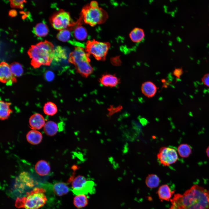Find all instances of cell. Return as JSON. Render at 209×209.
<instances>
[{"label": "cell", "instance_id": "obj_26", "mask_svg": "<svg viewBox=\"0 0 209 209\" xmlns=\"http://www.w3.org/2000/svg\"><path fill=\"white\" fill-rule=\"evenodd\" d=\"M34 32L38 37H44L48 33V29L45 23H40L37 24L35 26L34 28Z\"/></svg>", "mask_w": 209, "mask_h": 209}, {"label": "cell", "instance_id": "obj_21", "mask_svg": "<svg viewBox=\"0 0 209 209\" xmlns=\"http://www.w3.org/2000/svg\"><path fill=\"white\" fill-rule=\"evenodd\" d=\"M53 190L55 194L61 196L67 194L70 189L68 186L63 182H58L53 185Z\"/></svg>", "mask_w": 209, "mask_h": 209}, {"label": "cell", "instance_id": "obj_16", "mask_svg": "<svg viewBox=\"0 0 209 209\" xmlns=\"http://www.w3.org/2000/svg\"><path fill=\"white\" fill-rule=\"evenodd\" d=\"M35 169L37 173L41 176L48 175L51 170V167L48 163L45 160H41L36 164Z\"/></svg>", "mask_w": 209, "mask_h": 209}, {"label": "cell", "instance_id": "obj_23", "mask_svg": "<svg viewBox=\"0 0 209 209\" xmlns=\"http://www.w3.org/2000/svg\"><path fill=\"white\" fill-rule=\"evenodd\" d=\"M146 186L149 188L153 189L157 188L160 183V179L156 174H149L146 177L145 180Z\"/></svg>", "mask_w": 209, "mask_h": 209}, {"label": "cell", "instance_id": "obj_20", "mask_svg": "<svg viewBox=\"0 0 209 209\" xmlns=\"http://www.w3.org/2000/svg\"><path fill=\"white\" fill-rule=\"evenodd\" d=\"M11 103L1 100L0 102V118L4 120L8 119L13 111L10 108Z\"/></svg>", "mask_w": 209, "mask_h": 209}, {"label": "cell", "instance_id": "obj_8", "mask_svg": "<svg viewBox=\"0 0 209 209\" xmlns=\"http://www.w3.org/2000/svg\"><path fill=\"white\" fill-rule=\"evenodd\" d=\"M160 163L164 166H169L175 163L178 159L176 150L174 148L162 147L157 155Z\"/></svg>", "mask_w": 209, "mask_h": 209}, {"label": "cell", "instance_id": "obj_4", "mask_svg": "<svg viewBox=\"0 0 209 209\" xmlns=\"http://www.w3.org/2000/svg\"><path fill=\"white\" fill-rule=\"evenodd\" d=\"M89 55L83 47L77 46L70 54L68 59L69 62L75 66L77 72L86 77L90 75L93 70L90 63Z\"/></svg>", "mask_w": 209, "mask_h": 209}, {"label": "cell", "instance_id": "obj_18", "mask_svg": "<svg viewBox=\"0 0 209 209\" xmlns=\"http://www.w3.org/2000/svg\"><path fill=\"white\" fill-rule=\"evenodd\" d=\"M95 184L92 181H87L85 185L81 189L77 190H72L76 195L92 194L95 191Z\"/></svg>", "mask_w": 209, "mask_h": 209}, {"label": "cell", "instance_id": "obj_3", "mask_svg": "<svg viewBox=\"0 0 209 209\" xmlns=\"http://www.w3.org/2000/svg\"><path fill=\"white\" fill-rule=\"evenodd\" d=\"M45 190L42 188H35L26 196L17 198L15 205L18 208L25 209H39L43 206L47 201Z\"/></svg>", "mask_w": 209, "mask_h": 209}, {"label": "cell", "instance_id": "obj_31", "mask_svg": "<svg viewBox=\"0 0 209 209\" xmlns=\"http://www.w3.org/2000/svg\"><path fill=\"white\" fill-rule=\"evenodd\" d=\"M10 6L13 8L22 9L24 7V3L26 2L25 0H12L10 1Z\"/></svg>", "mask_w": 209, "mask_h": 209}, {"label": "cell", "instance_id": "obj_6", "mask_svg": "<svg viewBox=\"0 0 209 209\" xmlns=\"http://www.w3.org/2000/svg\"><path fill=\"white\" fill-rule=\"evenodd\" d=\"M50 21L54 28L60 31L69 29L76 23L72 21L69 12L63 10L54 13L50 18Z\"/></svg>", "mask_w": 209, "mask_h": 209}, {"label": "cell", "instance_id": "obj_35", "mask_svg": "<svg viewBox=\"0 0 209 209\" xmlns=\"http://www.w3.org/2000/svg\"><path fill=\"white\" fill-rule=\"evenodd\" d=\"M11 11L10 12L9 15L11 16H14L16 15V11H14V10H11Z\"/></svg>", "mask_w": 209, "mask_h": 209}, {"label": "cell", "instance_id": "obj_24", "mask_svg": "<svg viewBox=\"0 0 209 209\" xmlns=\"http://www.w3.org/2000/svg\"><path fill=\"white\" fill-rule=\"evenodd\" d=\"M71 183L72 190H77L82 188L86 184L87 180L84 176L78 175L74 179H70Z\"/></svg>", "mask_w": 209, "mask_h": 209}, {"label": "cell", "instance_id": "obj_33", "mask_svg": "<svg viewBox=\"0 0 209 209\" xmlns=\"http://www.w3.org/2000/svg\"><path fill=\"white\" fill-rule=\"evenodd\" d=\"M183 70L181 68L175 69L173 71V74L177 78H179L183 73Z\"/></svg>", "mask_w": 209, "mask_h": 209}, {"label": "cell", "instance_id": "obj_17", "mask_svg": "<svg viewBox=\"0 0 209 209\" xmlns=\"http://www.w3.org/2000/svg\"><path fill=\"white\" fill-rule=\"evenodd\" d=\"M145 33L143 29L139 27L133 28L130 32L129 37L133 42L138 43L141 42L145 37Z\"/></svg>", "mask_w": 209, "mask_h": 209}, {"label": "cell", "instance_id": "obj_5", "mask_svg": "<svg viewBox=\"0 0 209 209\" xmlns=\"http://www.w3.org/2000/svg\"><path fill=\"white\" fill-rule=\"evenodd\" d=\"M108 17L107 12L93 1L83 8L80 18L85 23L93 26L104 23Z\"/></svg>", "mask_w": 209, "mask_h": 209}, {"label": "cell", "instance_id": "obj_29", "mask_svg": "<svg viewBox=\"0 0 209 209\" xmlns=\"http://www.w3.org/2000/svg\"><path fill=\"white\" fill-rule=\"evenodd\" d=\"M71 31L69 29L60 30L57 34L56 37L59 40L62 42H67L70 39L72 35Z\"/></svg>", "mask_w": 209, "mask_h": 209}, {"label": "cell", "instance_id": "obj_12", "mask_svg": "<svg viewBox=\"0 0 209 209\" xmlns=\"http://www.w3.org/2000/svg\"><path fill=\"white\" fill-rule=\"evenodd\" d=\"M44 118L40 114L35 113L32 115L29 119V124L33 130H39L45 124Z\"/></svg>", "mask_w": 209, "mask_h": 209}, {"label": "cell", "instance_id": "obj_1", "mask_svg": "<svg viewBox=\"0 0 209 209\" xmlns=\"http://www.w3.org/2000/svg\"><path fill=\"white\" fill-rule=\"evenodd\" d=\"M169 209H209V190L197 184L183 194H174Z\"/></svg>", "mask_w": 209, "mask_h": 209}, {"label": "cell", "instance_id": "obj_7", "mask_svg": "<svg viewBox=\"0 0 209 209\" xmlns=\"http://www.w3.org/2000/svg\"><path fill=\"white\" fill-rule=\"evenodd\" d=\"M110 46L108 42H99L95 40L88 41L86 43L85 51L92 55L97 60H105L108 50Z\"/></svg>", "mask_w": 209, "mask_h": 209}, {"label": "cell", "instance_id": "obj_13", "mask_svg": "<svg viewBox=\"0 0 209 209\" xmlns=\"http://www.w3.org/2000/svg\"><path fill=\"white\" fill-rule=\"evenodd\" d=\"M100 81L104 86L113 87L120 82V80L114 75L107 74L102 75L100 79Z\"/></svg>", "mask_w": 209, "mask_h": 209}, {"label": "cell", "instance_id": "obj_14", "mask_svg": "<svg viewBox=\"0 0 209 209\" xmlns=\"http://www.w3.org/2000/svg\"><path fill=\"white\" fill-rule=\"evenodd\" d=\"M157 193L158 198L161 201H169L172 199L174 192L171 191L168 185L163 184L159 187Z\"/></svg>", "mask_w": 209, "mask_h": 209}, {"label": "cell", "instance_id": "obj_34", "mask_svg": "<svg viewBox=\"0 0 209 209\" xmlns=\"http://www.w3.org/2000/svg\"><path fill=\"white\" fill-rule=\"evenodd\" d=\"M45 76L47 80L51 81L53 80L55 75L53 72L49 71L46 72L45 74Z\"/></svg>", "mask_w": 209, "mask_h": 209}, {"label": "cell", "instance_id": "obj_25", "mask_svg": "<svg viewBox=\"0 0 209 209\" xmlns=\"http://www.w3.org/2000/svg\"><path fill=\"white\" fill-rule=\"evenodd\" d=\"M73 202L76 207L80 208L86 206L88 204V199L86 195H78L74 197Z\"/></svg>", "mask_w": 209, "mask_h": 209}, {"label": "cell", "instance_id": "obj_10", "mask_svg": "<svg viewBox=\"0 0 209 209\" xmlns=\"http://www.w3.org/2000/svg\"><path fill=\"white\" fill-rule=\"evenodd\" d=\"M82 20L80 19L76 22L75 26L71 28V30H73L72 35L75 39L79 41L85 40L87 37V32L86 29L81 25Z\"/></svg>", "mask_w": 209, "mask_h": 209}, {"label": "cell", "instance_id": "obj_27", "mask_svg": "<svg viewBox=\"0 0 209 209\" xmlns=\"http://www.w3.org/2000/svg\"><path fill=\"white\" fill-rule=\"evenodd\" d=\"M43 111L46 114L52 116L57 113V109L55 104L51 102H48L45 104L43 107Z\"/></svg>", "mask_w": 209, "mask_h": 209}, {"label": "cell", "instance_id": "obj_32", "mask_svg": "<svg viewBox=\"0 0 209 209\" xmlns=\"http://www.w3.org/2000/svg\"><path fill=\"white\" fill-rule=\"evenodd\" d=\"M201 80L204 85L209 87V73L204 74Z\"/></svg>", "mask_w": 209, "mask_h": 209}, {"label": "cell", "instance_id": "obj_37", "mask_svg": "<svg viewBox=\"0 0 209 209\" xmlns=\"http://www.w3.org/2000/svg\"><path fill=\"white\" fill-rule=\"evenodd\" d=\"M208 26H209V23H208Z\"/></svg>", "mask_w": 209, "mask_h": 209}, {"label": "cell", "instance_id": "obj_19", "mask_svg": "<svg viewBox=\"0 0 209 209\" xmlns=\"http://www.w3.org/2000/svg\"><path fill=\"white\" fill-rule=\"evenodd\" d=\"M26 138L27 141L31 144L37 145L41 142L42 139V133L38 131L32 130L27 133Z\"/></svg>", "mask_w": 209, "mask_h": 209}, {"label": "cell", "instance_id": "obj_28", "mask_svg": "<svg viewBox=\"0 0 209 209\" xmlns=\"http://www.w3.org/2000/svg\"><path fill=\"white\" fill-rule=\"evenodd\" d=\"M11 71L15 77H20L23 73L24 70L22 65L19 63L14 62L10 65Z\"/></svg>", "mask_w": 209, "mask_h": 209}, {"label": "cell", "instance_id": "obj_2", "mask_svg": "<svg viewBox=\"0 0 209 209\" xmlns=\"http://www.w3.org/2000/svg\"><path fill=\"white\" fill-rule=\"evenodd\" d=\"M54 51L53 44L46 40L32 45L28 52L31 64L35 68L50 65L54 58Z\"/></svg>", "mask_w": 209, "mask_h": 209}, {"label": "cell", "instance_id": "obj_36", "mask_svg": "<svg viewBox=\"0 0 209 209\" xmlns=\"http://www.w3.org/2000/svg\"><path fill=\"white\" fill-rule=\"evenodd\" d=\"M206 153L207 156L209 157V147L207 149Z\"/></svg>", "mask_w": 209, "mask_h": 209}, {"label": "cell", "instance_id": "obj_9", "mask_svg": "<svg viewBox=\"0 0 209 209\" xmlns=\"http://www.w3.org/2000/svg\"><path fill=\"white\" fill-rule=\"evenodd\" d=\"M0 80L3 83L7 86L11 85L17 82L16 77L12 73L10 65L4 62H2L0 65Z\"/></svg>", "mask_w": 209, "mask_h": 209}, {"label": "cell", "instance_id": "obj_22", "mask_svg": "<svg viewBox=\"0 0 209 209\" xmlns=\"http://www.w3.org/2000/svg\"><path fill=\"white\" fill-rule=\"evenodd\" d=\"M44 131L47 135L52 136L55 135L58 131L57 124L52 121H49L45 123L44 127Z\"/></svg>", "mask_w": 209, "mask_h": 209}, {"label": "cell", "instance_id": "obj_15", "mask_svg": "<svg viewBox=\"0 0 209 209\" xmlns=\"http://www.w3.org/2000/svg\"><path fill=\"white\" fill-rule=\"evenodd\" d=\"M141 90L142 93L148 98L152 97L156 94L157 87L153 82L147 81L142 84Z\"/></svg>", "mask_w": 209, "mask_h": 209}, {"label": "cell", "instance_id": "obj_30", "mask_svg": "<svg viewBox=\"0 0 209 209\" xmlns=\"http://www.w3.org/2000/svg\"><path fill=\"white\" fill-rule=\"evenodd\" d=\"M178 151L180 156L183 158L189 156L191 152L190 147L187 144H182L178 147Z\"/></svg>", "mask_w": 209, "mask_h": 209}, {"label": "cell", "instance_id": "obj_11", "mask_svg": "<svg viewBox=\"0 0 209 209\" xmlns=\"http://www.w3.org/2000/svg\"><path fill=\"white\" fill-rule=\"evenodd\" d=\"M17 186L21 189L25 187L32 188L34 185V181L30 174L27 172H23L20 173L16 179Z\"/></svg>", "mask_w": 209, "mask_h": 209}]
</instances>
